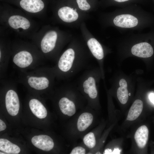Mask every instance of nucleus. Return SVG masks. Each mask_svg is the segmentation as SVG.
I'll return each instance as SVG.
<instances>
[{"instance_id": "nucleus-20", "label": "nucleus", "mask_w": 154, "mask_h": 154, "mask_svg": "<svg viewBox=\"0 0 154 154\" xmlns=\"http://www.w3.org/2000/svg\"><path fill=\"white\" fill-rule=\"evenodd\" d=\"M79 9L82 11L88 13L93 11L98 5L97 0H75Z\"/></svg>"}, {"instance_id": "nucleus-1", "label": "nucleus", "mask_w": 154, "mask_h": 154, "mask_svg": "<svg viewBox=\"0 0 154 154\" xmlns=\"http://www.w3.org/2000/svg\"><path fill=\"white\" fill-rule=\"evenodd\" d=\"M0 24L17 36L31 38L41 27L40 24L20 9L1 2Z\"/></svg>"}, {"instance_id": "nucleus-14", "label": "nucleus", "mask_w": 154, "mask_h": 154, "mask_svg": "<svg viewBox=\"0 0 154 154\" xmlns=\"http://www.w3.org/2000/svg\"><path fill=\"white\" fill-rule=\"evenodd\" d=\"M149 134V130L145 125L139 127L135 132L134 139L139 147L143 148L147 142Z\"/></svg>"}, {"instance_id": "nucleus-22", "label": "nucleus", "mask_w": 154, "mask_h": 154, "mask_svg": "<svg viewBox=\"0 0 154 154\" xmlns=\"http://www.w3.org/2000/svg\"><path fill=\"white\" fill-rule=\"evenodd\" d=\"M84 144L88 148H93L96 144L95 136L93 133L90 132L86 134L83 139Z\"/></svg>"}, {"instance_id": "nucleus-25", "label": "nucleus", "mask_w": 154, "mask_h": 154, "mask_svg": "<svg viewBox=\"0 0 154 154\" xmlns=\"http://www.w3.org/2000/svg\"><path fill=\"white\" fill-rule=\"evenodd\" d=\"M120 86L127 87V84L126 81L124 79H121L119 83Z\"/></svg>"}, {"instance_id": "nucleus-28", "label": "nucleus", "mask_w": 154, "mask_h": 154, "mask_svg": "<svg viewBox=\"0 0 154 154\" xmlns=\"http://www.w3.org/2000/svg\"><path fill=\"white\" fill-rule=\"evenodd\" d=\"M115 1L119 2H122L128 1L129 0H114Z\"/></svg>"}, {"instance_id": "nucleus-3", "label": "nucleus", "mask_w": 154, "mask_h": 154, "mask_svg": "<svg viewBox=\"0 0 154 154\" xmlns=\"http://www.w3.org/2000/svg\"><path fill=\"white\" fill-rule=\"evenodd\" d=\"M72 38L70 33L58 27L46 25L41 26L31 39L38 44L42 52L54 56L57 55Z\"/></svg>"}, {"instance_id": "nucleus-23", "label": "nucleus", "mask_w": 154, "mask_h": 154, "mask_svg": "<svg viewBox=\"0 0 154 154\" xmlns=\"http://www.w3.org/2000/svg\"><path fill=\"white\" fill-rule=\"evenodd\" d=\"M86 150L81 146H77L74 148L70 153V154H85Z\"/></svg>"}, {"instance_id": "nucleus-13", "label": "nucleus", "mask_w": 154, "mask_h": 154, "mask_svg": "<svg viewBox=\"0 0 154 154\" xmlns=\"http://www.w3.org/2000/svg\"><path fill=\"white\" fill-rule=\"evenodd\" d=\"M134 55L141 58H146L151 56L153 51L151 45L147 42H141L134 45L131 49Z\"/></svg>"}, {"instance_id": "nucleus-2", "label": "nucleus", "mask_w": 154, "mask_h": 154, "mask_svg": "<svg viewBox=\"0 0 154 154\" xmlns=\"http://www.w3.org/2000/svg\"><path fill=\"white\" fill-rule=\"evenodd\" d=\"M92 56L84 42L72 38L58 60L57 67L65 78H70L85 68Z\"/></svg>"}, {"instance_id": "nucleus-21", "label": "nucleus", "mask_w": 154, "mask_h": 154, "mask_svg": "<svg viewBox=\"0 0 154 154\" xmlns=\"http://www.w3.org/2000/svg\"><path fill=\"white\" fill-rule=\"evenodd\" d=\"M127 87L120 86L117 89V98L122 104H125L128 100V92Z\"/></svg>"}, {"instance_id": "nucleus-8", "label": "nucleus", "mask_w": 154, "mask_h": 154, "mask_svg": "<svg viewBox=\"0 0 154 154\" xmlns=\"http://www.w3.org/2000/svg\"><path fill=\"white\" fill-rule=\"evenodd\" d=\"M74 84L70 97H64L61 98L58 105L62 112L69 116L74 115L76 112L75 102L73 99V94L77 89V86Z\"/></svg>"}, {"instance_id": "nucleus-19", "label": "nucleus", "mask_w": 154, "mask_h": 154, "mask_svg": "<svg viewBox=\"0 0 154 154\" xmlns=\"http://www.w3.org/2000/svg\"><path fill=\"white\" fill-rule=\"evenodd\" d=\"M0 150L6 154H17L20 151V148L8 140L0 139Z\"/></svg>"}, {"instance_id": "nucleus-17", "label": "nucleus", "mask_w": 154, "mask_h": 154, "mask_svg": "<svg viewBox=\"0 0 154 154\" xmlns=\"http://www.w3.org/2000/svg\"><path fill=\"white\" fill-rule=\"evenodd\" d=\"M93 117L90 113L85 112L79 116L77 122L78 130L80 132L85 130L92 123Z\"/></svg>"}, {"instance_id": "nucleus-9", "label": "nucleus", "mask_w": 154, "mask_h": 154, "mask_svg": "<svg viewBox=\"0 0 154 154\" xmlns=\"http://www.w3.org/2000/svg\"><path fill=\"white\" fill-rule=\"evenodd\" d=\"M31 52L27 49H19L15 54L13 59V62L20 68L27 67L31 64L33 60Z\"/></svg>"}, {"instance_id": "nucleus-7", "label": "nucleus", "mask_w": 154, "mask_h": 154, "mask_svg": "<svg viewBox=\"0 0 154 154\" xmlns=\"http://www.w3.org/2000/svg\"><path fill=\"white\" fill-rule=\"evenodd\" d=\"M80 28L84 41L92 56L98 60H102L104 54L101 44L88 30L85 22Z\"/></svg>"}, {"instance_id": "nucleus-24", "label": "nucleus", "mask_w": 154, "mask_h": 154, "mask_svg": "<svg viewBox=\"0 0 154 154\" xmlns=\"http://www.w3.org/2000/svg\"><path fill=\"white\" fill-rule=\"evenodd\" d=\"M6 128L5 123L1 119H0V131L4 130Z\"/></svg>"}, {"instance_id": "nucleus-12", "label": "nucleus", "mask_w": 154, "mask_h": 154, "mask_svg": "<svg viewBox=\"0 0 154 154\" xmlns=\"http://www.w3.org/2000/svg\"><path fill=\"white\" fill-rule=\"evenodd\" d=\"M114 25L122 28H130L136 26L138 24L137 19L129 14H123L116 16L113 20Z\"/></svg>"}, {"instance_id": "nucleus-26", "label": "nucleus", "mask_w": 154, "mask_h": 154, "mask_svg": "<svg viewBox=\"0 0 154 154\" xmlns=\"http://www.w3.org/2000/svg\"><path fill=\"white\" fill-rule=\"evenodd\" d=\"M149 98L151 102L154 104V93H150L149 95Z\"/></svg>"}, {"instance_id": "nucleus-18", "label": "nucleus", "mask_w": 154, "mask_h": 154, "mask_svg": "<svg viewBox=\"0 0 154 154\" xmlns=\"http://www.w3.org/2000/svg\"><path fill=\"white\" fill-rule=\"evenodd\" d=\"M143 106V102L141 100L139 99L136 100L129 110L127 119L132 121L137 119L142 112Z\"/></svg>"}, {"instance_id": "nucleus-16", "label": "nucleus", "mask_w": 154, "mask_h": 154, "mask_svg": "<svg viewBox=\"0 0 154 154\" xmlns=\"http://www.w3.org/2000/svg\"><path fill=\"white\" fill-rule=\"evenodd\" d=\"M28 82L32 88L38 90H41L48 88L50 81L47 78L44 77L31 76L28 79Z\"/></svg>"}, {"instance_id": "nucleus-4", "label": "nucleus", "mask_w": 154, "mask_h": 154, "mask_svg": "<svg viewBox=\"0 0 154 154\" xmlns=\"http://www.w3.org/2000/svg\"><path fill=\"white\" fill-rule=\"evenodd\" d=\"M55 22L71 27H78L89 17L81 11L75 0H52L50 4Z\"/></svg>"}, {"instance_id": "nucleus-15", "label": "nucleus", "mask_w": 154, "mask_h": 154, "mask_svg": "<svg viewBox=\"0 0 154 154\" xmlns=\"http://www.w3.org/2000/svg\"><path fill=\"white\" fill-rule=\"evenodd\" d=\"M29 105L33 113L38 118L41 119L46 116L47 112L46 108L38 100L35 99L31 100Z\"/></svg>"}, {"instance_id": "nucleus-6", "label": "nucleus", "mask_w": 154, "mask_h": 154, "mask_svg": "<svg viewBox=\"0 0 154 154\" xmlns=\"http://www.w3.org/2000/svg\"><path fill=\"white\" fill-rule=\"evenodd\" d=\"M98 76L96 69L92 68L87 69L80 76L76 84L78 90L90 101H93L97 97Z\"/></svg>"}, {"instance_id": "nucleus-29", "label": "nucleus", "mask_w": 154, "mask_h": 154, "mask_svg": "<svg viewBox=\"0 0 154 154\" xmlns=\"http://www.w3.org/2000/svg\"><path fill=\"white\" fill-rule=\"evenodd\" d=\"M0 154H5V153H2V152H0Z\"/></svg>"}, {"instance_id": "nucleus-5", "label": "nucleus", "mask_w": 154, "mask_h": 154, "mask_svg": "<svg viewBox=\"0 0 154 154\" xmlns=\"http://www.w3.org/2000/svg\"><path fill=\"white\" fill-rule=\"evenodd\" d=\"M52 0H0L13 5L33 17L44 19Z\"/></svg>"}, {"instance_id": "nucleus-27", "label": "nucleus", "mask_w": 154, "mask_h": 154, "mask_svg": "<svg viewBox=\"0 0 154 154\" xmlns=\"http://www.w3.org/2000/svg\"><path fill=\"white\" fill-rule=\"evenodd\" d=\"M120 150L118 148L115 149L111 154H120Z\"/></svg>"}, {"instance_id": "nucleus-10", "label": "nucleus", "mask_w": 154, "mask_h": 154, "mask_svg": "<svg viewBox=\"0 0 154 154\" xmlns=\"http://www.w3.org/2000/svg\"><path fill=\"white\" fill-rule=\"evenodd\" d=\"M6 107L8 113L11 116H15L18 113L19 102L18 96L15 91L8 90L5 98Z\"/></svg>"}, {"instance_id": "nucleus-11", "label": "nucleus", "mask_w": 154, "mask_h": 154, "mask_svg": "<svg viewBox=\"0 0 154 154\" xmlns=\"http://www.w3.org/2000/svg\"><path fill=\"white\" fill-rule=\"evenodd\" d=\"M32 144L37 148L43 151H48L54 147L52 139L46 135H39L34 136L31 139Z\"/></svg>"}]
</instances>
